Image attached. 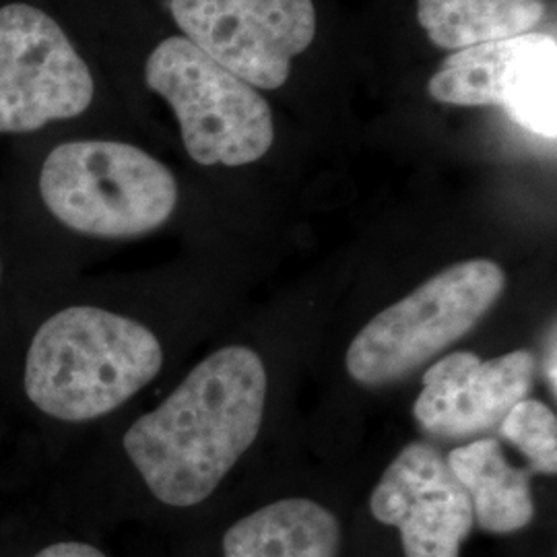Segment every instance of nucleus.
<instances>
[{
  "label": "nucleus",
  "mask_w": 557,
  "mask_h": 557,
  "mask_svg": "<svg viewBox=\"0 0 557 557\" xmlns=\"http://www.w3.org/2000/svg\"><path fill=\"white\" fill-rule=\"evenodd\" d=\"M267 370L257 351L223 347L124 434L156 498L176 508L209 498L259 436Z\"/></svg>",
  "instance_id": "nucleus-1"
},
{
  "label": "nucleus",
  "mask_w": 557,
  "mask_h": 557,
  "mask_svg": "<svg viewBox=\"0 0 557 557\" xmlns=\"http://www.w3.org/2000/svg\"><path fill=\"white\" fill-rule=\"evenodd\" d=\"M163 366L158 337L140 322L73 306L38 329L25 361V393L41 413L89 421L135 397Z\"/></svg>",
  "instance_id": "nucleus-2"
},
{
  "label": "nucleus",
  "mask_w": 557,
  "mask_h": 557,
  "mask_svg": "<svg viewBox=\"0 0 557 557\" xmlns=\"http://www.w3.org/2000/svg\"><path fill=\"white\" fill-rule=\"evenodd\" d=\"M38 193L50 218L87 238H140L165 225L178 205V182L165 163L110 139L52 145L41 160Z\"/></svg>",
  "instance_id": "nucleus-3"
},
{
  "label": "nucleus",
  "mask_w": 557,
  "mask_h": 557,
  "mask_svg": "<svg viewBox=\"0 0 557 557\" xmlns=\"http://www.w3.org/2000/svg\"><path fill=\"white\" fill-rule=\"evenodd\" d=\"M98 79L52 0H0V139L87 116Z\"/></svg>",
  "instance_id": "nucleus-4"
},
{
  "label": "nucleus",
  "mask_w": 557,
  "mask_h": 557,
  "mask_svg": "<svg viewBox=\"0 0 557 557\" xmlns=\"http://www.w3.org/2000/svg\"><path fill=\"white\" fill-rule=\"evenodd\" d=\"M143 79L170 106L186 153L200 165H246L271 149L275 128L267 100L182 34L151 48Z\"/></svg>",
  "instance_id": "nucleus-5"
},
{
  "label": "nucleus",
  "mask_w": 557,
  "mask_h": 557,
  "mask_svg": "<svg viewBox=\"0 0 557 557\" xmlns=\"http://www.w3.org/2000/svg\"><path fill=\"white\" fill-rule=\"evenodd\" d=\"M506 275L494 260L457 262L370 320L347 349L359 384L405 379L478 326L502 298Z\"/></svg>",
  "instance_id": "nucleus-6"
},
{
  "label": "nucleus",
  "mask_w": 557,
  "mask_h": 557,
  "mask_svg": "<svg viewBox=\"0 0 557 557\" xmlns=\"http://www.w3.org/2000/svg\"><path fill=\"white\" fill-rule=\"evenodd\" d=\"M182 36L255 89H278L317 36L314 0H168Z\"/></svg>",
  "instance_id": "nucleus-7"
},
{
  "label": "nucleus",
  "mask_w": 557,
  "mask_h": 557,
  "mask_svg": "<svg viewBox=\"0 0 557 557\" xmlns=\"http://www.w3.org/2000/svg\"><path fill=\"white\" fill-rule=\"evenodd\" d=\"M382 524L397 527L405 557H460L473 529V506L448 460L413 442L388 465L370 498Z\"/></svg>",
  "instance_id": "nucleus-8"
},
{
  "label": "nucleus",
  "mask_w": 557,
  "mask_h": 557,
  "mask_svg": "<svg viewBox=\"0 0 557 557\" xmlns=\"http://www.w3.org/2000/svg\"><path fill=\"white\" fill-rule=\"evenodd\" d=\"M533 379L535 358L529 351L485 361L469 351L450 354L425 372L416 421L434 438H473L498 428L529 397Z\"/></svg>",
  "instance_id": "nucleus-9"
},
{
  "label": "nucleus",
  "mask_w": 557,
  "mask_h": 557,
  "mask_svg": "<svg viewBox=\"0 0 557 557\" xmlns=\"http://www.w3.org/2000/svg\"><path fill=\"white\" fill-rule=\"evenodd\" d=\"M458 483L467 492L479 527L494 535H510L529 527L535 502L529 473L510 465L499 442L475 440L448 457Z\"/></svg>",
  "instance_id": "nucleus-10"
},
{
  "label": "nucleus",
  "mask_w": 557,
  "mask_h": 557,
  "mask_svg": "<svg viewBox=\"0 0 557 557\" xmlns=\"http://www.w3.org/2000/svg\"><path fill=\"white\" fill-rule=\"evenodd\" d=\"M338 522L312 499H281L238 520L223 537L225 557H337Z\"/></svg>",
  "instance_id": "nucleus-11"
},
{
  "label": "nucleus",
  "mask_w": 557,
  "mask_h": 557,
  "mask_svg": "<svg viewBox=\"0 0 557 557\" xmlns=\"http://www.w3.org/2000/svg\"><path fill=\"white\" fill-rule=\"evenodd\" d=\"M545 15L541 0H418L419 25L446 50L531 34Z\"/></svg>",
  "instance_id": "nucleus-12"
},
{
  "label": "nucleus",
  "mask_w": 557,
  "mask_h": 557,
  "mask_svg": "<svg viewBox=\"0 0 557 557\" xmlns=\"http://www.w3.org/2000/svg\"><path fill=\"white\" fill-rule=\"evenodd\" d=\"M557 41L549 34H524L512 60L499 106L529 133L556 140Z\"/></svg>",
  "instance_id": "nucleus-13"
},
{
  "label": "nucleus",
  "mask_w": 557,
  "mask_h": 557,
  "mask_svg": "<svg viewBox=\"0 0 557 557\" xmlns=\"http://www.w3.org/2000/svg\"><path fill=\"white\" fill-rule=\"evenodd\" d=\"M522 36L457 50L428 83L430 96L450 106H499L502 85Z\"/></svg>",
  "instance_id": "nucleus-14"
},
{
  "label": "nucleus",
  "mask_w": 557,
  "mask_h": 557,
  "mask_svg": "<svg viewBox=\"0 0 557 557\" xmlns=\"http://www.w3.org/2000/svg\"><path fill=\"white\" fill-rule=\"evenodd\" d=\"M499 432L527 457L535 473L556 475L557 419L545 403L535 398L520 400L502 419Z\"/></svg>",
  "instance_id": "nucleus-15"
},
{
  "label": "nucleus",
  "mask_w": 557,
  "mask_h": 557,
  "mask_svg": "<svg viewBox=\"0 0 557 557\" xmlns=\"http://www.w3.org/2000/svg\"><path fill=\"white\" fill-rule=\"evenodd\" d=\"M36 557H106L100 549L87 543H57L41 549Z\"/></svg>",
  "instance_id": "nucleus-16"
},
{
  "label": "nucleus",
  "mask_w": 557,
  "mask_h": 557,
  "mask_svg": "<svg viewBox=\"0 0 557 557\" xmlns=\"http://www.w3.org/2000/svg\"><path fill=\"white\" fill-rule=\"evenodd\" d=\"M545 379H547V384L552 386V395L556 397V331H552L547 349H545Z\"/></svg>",
  "instance_id": "nucleus-17"
},
{
  "label": "nucleus",
  "mask_w": 557,
  "mask_h": 557,
  "mask_svg": "<svg viewBox=\"0 0 557 557\" xmlns=\"http://www.w3.org/2000/svg\"><path fill=\"white\" fill-rule=\"evenodd\" d=\"M0 277H2V262H0Z\"/></svg>",
  "instance_id": "nucleus-18"
}]
</instances>
